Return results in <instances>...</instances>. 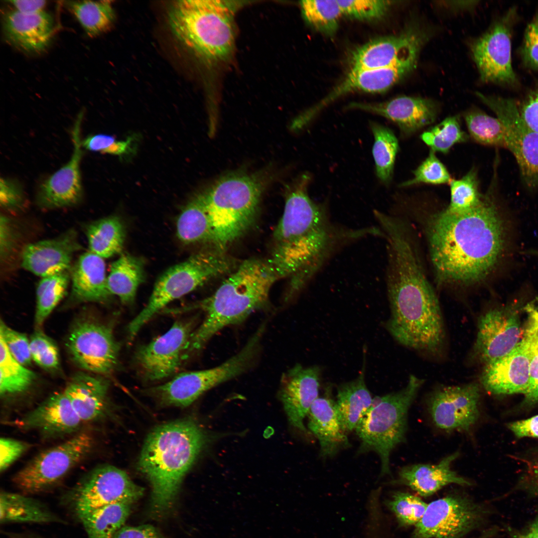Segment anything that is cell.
<instances>
[{
  "label": "cell",
  "instance_id": "6da1fadb",
  "mask_svg": "<svg viewBox=\"0 0 538 538\" xmlns=\"http://www.w3.org/2000/svg\"><path fill=\"white\" fill-rule=\"evenodd\" d=\"M490 187L479 204L468 212L457 214L444 209L429 217L426 235L439 283L474 285L497 265L504 248L505 230Z\"/></svg>",
  "mask_w": 538,
  "mask_h": 538
},
{
  "label": "cell",
  "instance_id": "7a4b0ae2",
  "mask_svg": "<svg viewBox=\"0 0 538 538\" xmlns=\"http://www.w3.org/2000/svg\"><path fill=\"white\" fill-rule=\"evenodd\" d=\"M387 287L391 316L386 327L401 345L437 356L446 333L437 295L423 270L410 235H392L387 240Z\"/></svg>",
  "mask_w": 538,
  "mask_h": 538
},
{
  "label": "cell",
  "instance_id": "3957f363",
  "mask_svg": "<svg viewBox=\"0 0 538 538\" xmlns=\"http://www.w3.org/2000/svg\"><path fill=\"white\" fill-rule=\"evenodd\" d=\"M207 436L191 419L165 423L147 436L138 461L140 471L151 487V507L162 514L172 506L182 480Z\"/></svg>",
  "mask_w": 538,
  "mask_h": 538
},
{
  "label": "cell",
  "instance_id": "277c9868",
  "mask_svg": "<svg viewBox=\"0 0 538 538\" xmlns=\"http://www.w3.org/2000/svg\"><path fill=\"white\" fill-rule=\"evenodd\" d=\"M278 279L268 260L254 258L240 263L215 293L197 306L205 315L190 337L184 360L201 350L222 329L241 323L265 307L270 289Z\"/></svg>",
  "mask_w": 538,
  "mask_h": 538
},
{
  "label": "cell",
  "instance_id": "5b68a950",
  "mask_svg": "<svg viewBox=\"0 0 538 538\" xmlns=\"http://www.w3.org/2000/svg\"><path fill=\"white\" fill-rule=\"evenodd\" d=\"M265 187L263 176L234 172L202 194L213 231V246L226 251L252 226Z\"/></svg>",
  "mask_w": 538,
  "mask_h": 538
},
{
  "label": "cell",
  "instance_id": "8992f818",
  "mask_svg": "<svg viewBox=\"0 0 538 538\" xmlns=\"http://www.w3.org/2000/svg\"><path fill=\"white\" fill-rule=\"evenodd\" d=\"M229 7L219 0H183L173 3L169 22L176 37L196 54L221 60L231 53L234 32Z\"/></svg>",
  "mask_w": 538,
  "mask_h": 538
},
{
  "label": "cell",
  "instance_id": "52a82bcc",
  "mask_svg": "<svg viewBox=\"0 0 538 538\" xmlns=\"http://www.w3.org/2000/svg\"><path fill=\"white\" fill-rule=\"evenodd\" d=\"M239 264L228 255L226 251L213 246L211 250L196 253L168 269L156 280L146 305L128 325L129 339H133L153 316L170 302L211 279L232 272Z\"/></svg>",
  "mask_w": 538,
  "mask_h": 538
},
{
  "label": "cell",
  "instance_id": "ba28073f",
  "mask_svg": "<svg viewBox=\"0 0 538 538\" xmlns=\"http://www.w3.org/2000/svg\"><path fill=\"white\" fill-rule=\"evenodd\" d=\"M423 384V380L410 375L401 391L374 398L355 429L361 442L359 452L379 455L381 476L391 474L390 454L405 439L408 410Z\"/></svg>",
  "mask_w": 538,
  "mask_h": 538
},
{
  "label": "cell",
  "instance_id": "9c48e42d",
  "mask_svg": "<svg viewBox=\"0 0 538 538\" xmlns=\"http://www.w3.org/2000/svg\"><path fill=\"white\" fill-rule=\"evenodd\" d=\"M264 331L259 328L236 354L221 365L206 370L181 373L168 382L148 390L161 404L186 407L216 386L248 371L255 362Z\"/></svg>",
  "mask_w": 538,
  "mask_h": 538
},
{
  "label": "cell",
  "instance_id": "30bf717a",
  "mask_svg": "<svg viewBox=\"0 0 538 538\" xmlns=\"http://www.w3.org/2000/svg\"><path fill=\"white\" fill-rule=\"evenodd\" d=\"M93 439L81 432L34 457L13 476L16 487L25 494L43 492L55 485L88 454Z\"/></svg>",
  "mask_w": 538,
  "mask_h": 538
},
{
  "label": "cell",
  "instance_id": "8fae6325",
  "mask_svg": "<svg viewBox=\"0 0 538 538\" xmlns=\"http://www.w3.org/2000/svg\"><path fill=\"white\" fill-rule=\"evenodd\" d=\"M143 491L124 471L103 465L85 475L67 493L66 500L79 518L110 504H131L142 497Z\"/></svg>",
  "mask_w": 538,
  "mask_h": 538
},
{
  "label": "cell",
  "instance_id": "7c38bea8",
  "mask_svg": "<svg viewBox=\"0 0 538 538\" xmlns=\"http://www.w3.org/2000/svg\"><path fill=\"white\" fill-rule=\"evenodd\" d=\"M490 511L459 494H450L428 504L412 538H462L485 522Z\"/></svg>",
  "mask_w": 538,
  "mask_h": 538
},
{
  "label": "cell",
  "instance_id": "4fadbf2b",
  "mask_svg": "<svg viewBox=\"0 0 538 538\" xmlns=\"http://www.w3.org/2000/svg\"><path fill=\"white\" fill-rule=\"evenodd\" d=\"M476 95L496 114L505 130L507 148L514 155L526 185L530 188L538 186V133L521 117L514 100Z\"/></svg>",
  "mask_w": 538,
  "mask_h": 538
},
{
  "label": "cell",
  "instance_id": "5bb4252c",
  "mask_svg": "<svg viewBox=\"0 0 538 538\" xmlns=\"http://www.w3.org/2000/svg\"><path fill=\"white\" fill-rule=\"evenodd\" d=\"M66 347L76 365L91 373L110 375L118 365L120 345L107 325L88 319L77 322L69 334Z\"/></svg>",
  "mask_w": 538,
  "mask_h": 538
},
{
  "label": "cell",
  "instance_id": "9a60e30c",
  "mask_svg": "<svg viewBox=\"0 0 538 538\" xmlns=\"http://www.w3.org/2000/svg\"><path fill=\"white\" fill-rule=\"evenodd\" d=\"M197 317L176 321L165 333L140 347L134 360L141 376L148 381L169 377L179 369Z\"/></svg>",
  "mask_w": 538,
  "mask_h": 538
},
{
  "label": "cell",
  "instance_id": "2e32d148",
  "mask_svg": "<svg viewBox=\"0 0 538 538\" xmlns=\"http://www.w3.org/2000/svg\"><path fill=\"white\" fill-rule=\"evenodd\" d=\"M515 14L514 8L510 9L472 45L474 60L483 81L508 86L518 83L511 58V34Z\"/></svg>",
  "mask_w": 538,
  "mask_h": 538
},
{
  "label": "cell",
  "instance_id": "e0dca14e",
  "mask_svg": "<svg viewBox=\"0 0 538 538\" xmlns=\"http://www.w3.org/2000/svg\"><path fill=\"white\" fill-rule=\"evenodd\" d=\"M523 331L519 314L514 307L489 309L478 319L472 359L484 365L504 357L518 346Z\"/></svg>",
  "mask_w": 538,
  "mask_h": 538
},
{
  "label": "cell",
  "instance_id": "ac0fdd59",
  "mask_svg": "<svg viewBox=\"0 0 538 538\" xmlns=\"http://www.w3.org/2000/svg\"><path fill=\"white\" fill-rule=\"evenodd\" d=\"M480 399V388L475 383L441 387L430 395L428 410L438 428L467 432L479 418Z\"/></svg>",
  "mask_w": 538,
  "mask_h": 538
},
{
  "label": "cell",
  "instance_id": "d6986e66",
  "mask_svg": "<svg viewBox=\"0 0 538 538\" xmlns=\"http://www.w3.org/2000/svg\"><path fill=\"white\" fill-rule=\"evenodd\" d=\"M83 117L81 111L72 130L74 146L69 161L44 179L39 185L36 195L38 206L44 209H54L76 205L83 195L80 165L82 156L81 126Z\"/></svg>",
  "mask_w": 538,
  "mask_h": 538
},
{
  "label": "cell",
  "instance_id": "ffe728a7",
  "mask_svg": "<svg viewBox=\"0 0 538 538\" xmlns=\"http://www.w3.org/2000/svg\"><path fill=\"white\" fill-rule=\"evenodd\" d=\"M420 49L418 46L410 48L397 61L386 67L374 69L351 68L340 84L311 108L312 113L317 115L328 104L350 92L376 93L387 90L415 67Z\"/></svg>",
  "mask_w": 538,
  "mask_h": 538
},
{
  "label": "cell",
  "instance_id": "44dd1931",
  "mask_svg": "<svg viewBox=\"0 0 538 538\" xmlns=\"http://www.w3.org/2000/svg\"><path fill=\"white\" fill-rule=\"evenodd\" d=\"M533 352L523 341L504 357L484 365L480 375L484 388L493 395L527 392Z\"/></svg>",
  "mask_w": 538,
  "mask_h": 538
},
{
  "label": "cell",
  "instance_id": "7402d4cb",
  "mask_svg": "<svg viewBox=\"0 0 538 538\" xmlns=\"http://www.w3.org/2000/svg\"><path fill=\"white\" fill-rule=\"evenodd\" d=\"M81 248L76 231L71 229L55 238L27 245L21 266L41 277L54 275L70 270L74 254Z\"/></svg>",
  "mask_w": 538,
  "mask_h": 538
},
{
  "label": "cell",
  "instance_id": "603a6c76",
  "mask_svg": "<svg viewBox=\"0 0 538 538\" xmlns=\"http://www.w3.org/2000/svg\"><path fill=\"white\" fill-rule=\"evenodd\" d=\"M384 117L396 124L403 135H409L433 123L438 107L432 100L401 96L375 103H351L347 107Z\"/></svg>",
  "mask_w": 538,
  "mask_h": 538
},
{
  "label": "cell",
  "instance_id": "cb8c5ba5",
  "mask_svg": "<svg viewBox=\"0 0 538 538\" xmlns=\"http://www.w3.org/2000/svg\"><path fill=\"white\" fill-rule=\"evenodd\" d=\"M320 369L297 365L284 374L280 399L291 425L303 432L307 430L303 420L318 398Z\"/></svg>",
  "mask_w": 538,
  "mask_h": 538
},
{
  "label": "cell",
  "instance_id": "d4e9b609",
  "mask_svg": "<svg viewBox=\"0 0 538 538\" xmlns=\"http://www.w3.org/2000/svg\"><path fill=\"white\" fill-rule=\"evenodd\" d=\"M427 35L419 27L410 25L401 34L372 40L356 48L352 54L351 68L374 69L389 66L411 48L423 44Z\"/></svg>",
  "mask_w": 538,
  "mask_h": 538
},
{
  "label": "cell",
  "instance_id": "484cf974",
  "mask_svg": "<svg viewBox=\"0 0 538 538\" xmlns=\"http://www.w3.org/2000/svg\"><path fill=\"white\" fill-rule=\"evenodd\" d=\"M82 422L63 392L50 396L13 423L19 428L37 430L52 437L73 433Z\"/></svg>",
  "mask_w": 538,
  "mask_h": 538
},
{
  "label": "cell",
  "instance_id": "4316f807",
  "mask_svg": "<svg viewBox=\"0 0 538 538\" xmlns=\"http://www.w3.org/2000/svg\"><path fill=\"white\" fill-rule=\"evenodd\" d=\"M3 25L8 41L28 52L43 50L49 43L53 32L52 17L43 10L29 14L15 9L8 11L3 16Z\"/></svg>",
  "mask_w": 538,
  "mask_h": 538
},
{
  "label": "cell",
  "instance_id": "83f0119b",
  "mask_svg": "<svg viewBox=\"0 0 538 538\" xmlns=\"http://www.w3.org/2000/svg\"><path fill=\"white\" fill-rule=\"evenodd\" d=\"M307 415L308 428L319 441L323 458L333 456L350 446L335 402L328 398H317Z\"/></svg>",
  "mask_w": 538,
  "mask_h": 538
},
{
  "label": "cell",
  "instance_id": "f1b7e54d",
  "mask_svg": "<svg viewBox=\"0 0 538 538\" xmlns=\"http://www.w3.org/2000/svg\"><path fill=\"white\" fill-rule=\"evenodd\" d=\"M109 387L103 378L80 372L70 380L64 393L82 422H91L107 412Z\"/></svg>",
  "mask_w": 538,
  "mask_h": 538
},
{
  "label": "cell",
  "instance_id": "f546056e",
  "mask_svg": "<svg viewBox=\"0 0 538 538\" xmlns=\"http://www.w3.org/2000/svg\"><path fill=\"white\" fill-rule=\"evenodd\" d=\"M459 455L456 452L443 458L437 464H417L402 468L394 483L405 485L418 495L428 497L450 484L470 486L471 482L458 475L451 464Z\"/></svg>",
  "mask_w": 538,
  "mask_h": 538
},
{
  "label": "cell",
  "instance_id": "4dcf8cb0",
  "mask_svg": "<svg viewBox=\"0 0 538 538\" xmlns=\"http://www.w3.org/2000/svg\"><path fill=\"white\" fill-rule=\"evenodd\" d=\"M103 258L88 251L82 254L71 269V299L78 302H104L110 292Z\"/></svg>",
  "mask_w": 538,
  "mask_h": 538
},
{
  "label": "cell",
  "instance_id": "1f68e13d",
  "mask_svg": "<svg viewBox=\"0 0 538 538\" xmlns=\"http://www.w3.org/2000/svg\"><path fill=\"white\" fill-rule=\"evenodd\" d=\"M364 367L356 379L341 384L337 389L335 402L346 432L356 429L373 403L374 399L365 384Z\"/></svg>",
  "mask_w": 538,
  "mask_h": 538
},
{
  "label": "cell",
  "instance_id": "d6a6232c",
  "mask_svg": "<svg viewBox=\"0 0 538 538\" xmlns=\"http://www.w3.org/2000/svg\"><path fill=\"white\" fill-rule=\"evenodd\" d=\"M0 522L64 523L39 501L24 494L6 491L0 495Z\"/></svg>",
  "mask_w": 538,
  "mask_h": 538
},
{
  "label": "cell",
  "instance_id": "836d02e7",
  "mask_svg": "<svg viewBox=\"0 0 538 538\" xmlns=\"http://www.w3.org/2000/svg\"><path fill=\"white\" fill-rule=\"evenodd\" d=\"M144 279L142 261L128 254H122L111 265L107 277L109 290L122 302L131 304L135 299L139 285Z\"/></svg>",
  "mask_w": 538,
  "mask_h": 538
},
{
  "label": "cell",
  "instance_id": "e575fe53",
  "mask_svg": "<svg viewBox=\"0 0 538 538\" xmlns=\"http://www.w3.org/2000/svg\"><path fill=\"white\" fill-rule=\"evenodd\" d=\"M89 251L103 259L120 253L126 237L124 224L117 216H110L88 224L85 229Z\"/></svg>",
  "mask_w": 538,
  "mask_h": 538
},
{
  "label": "cell",
  "instance_id": "d590c367",
  "mask_svg": "<svg viewBox=\"0 0 538 538\" xmlns=\"http://www.w3.org/2000/svg\"><path fill=\"white\" fill-rule=\"evenodd\" d=\"M176 231L179 240L185 244H213V228L202 194L184 207L177 220Z\"/></svg>",
  "mask_w": 538,
  "mask_h": 538
},
{
  "label": "cell",
  "instance_id": "8d00e7d4",
  "mask_svg": "<svg viewBox=\"0 0 538 538\" xmlns=\"http://www.w3.org/2000/svg\"><path fill=\"white\" fill-rule=\"evenodd\" d=\"M131 505L112 503L79 517L88 538H113L129 517Z\"/></svg>",
  "mask_w": 538,
  "mask_h": 538
},
{
  "label": "cell",
  "instance_id": "74e56055",
  "mask_svg": "<svg viewBox=\"0 0 538 538\" xmlns=\"http://www.w3.org/2000/svg\"><path fill=\"white\" fill-rule=\"evenodd\" d=\"M66 4L91 37L107 30L115 20V12L110 1H69Z\"/></svg>",
  "mask_w": 538,
  "mask_h": 538
},
{
  "label": "cell",
  "instance_id": "f35d334b",
  "mask_svg": "<svg viewBox=\"0 0 538 538\" xmlns=\"http://www.w3.org/2000/svg\"><path fill=\"white\" fill-rule=\"evenodd\" d=\"M369 124L374 137L372 153L376 173L383 183L388 185L393 176L398 141L389 128L374 122Z\"/></svg>",
  "mask_w": 538,
  "mask_h": 538
},
{
  "label": "cell",
  "instance_id": "ab89813d",
  "mask_svg": "<svg viewBox=\"0 0 538 538\" xmlns=\"http://www.w3.org/2000/svg\"><path fill=\"white\" fill-rule=\"evenodd\" d=\"M36 379V374L19 363L0 337V393L1 396L24 392Z\"/></svg>",
  "mask_w": 538,
  "mask_h": 538
},
{
  "label": "cell",
  "instance_id": "60d3db41",
  "mask_svg": "<svg viewBox=\"0 0 538 538\" xmlns=\"http://www.w3.org/2000/svg\"><path fill=\"white\" fill-rule=\"evenodd\" d=\"M70 270L44 277L37 284L35 324L37 328L43 324L65 294L71 279Z\"/></svg>",
  "mask_w": 538,
  "mask_h": 538
},
{
  "label": "cell",
  "instance_id": "b9f144b4",
  "mask_svg": "<svg viewBox=\"0 0 538 538\" xmlns=\"http://www.w3.org/2000/svg\"><path fill=\"white\" fill-rule=\"evenodd\" d=\"M464 117L470 137L474 141L485 145L507 148L505 128L498 118L475 109L467 112Z\"/></svg>",
  "mask_w": 538,
  "mask_h": 538
},
{
  "label": "cell",
  "instance_id": "7bdbcfd3",
  "mask_svg": "<svg viewBox=\"0 0 538 538\" xmlns=\"http://www.w3.org/2000/svg\"><path fill=\"white\" fill-rule=\"evenodd\" d=\"M303 16L316 30L327 35L336 31L342 15L337 0H306L300 2Z\"/></svg>",
  "mask_w": 538,
  "mask_h": 538
},
{
  "label": "cell",
  "instance_id": "ee69618b",
  "mask_svg": "<svg viewBox=\"0 0 538 538\" xmlns=\"http://www.w3.org/2000/svg\"><path fill=\"white\" fill-rule=\"evenodd\" d=\"M450 185V200L445 209L450 213L461 214L477 207L483 196L479 191L477 172L472 168L463 177L452 179Z\"/></svg>",
  "mask_w": 538,
  "mask_h": 538
},
{
  "label": "cell",
  "instance_id": "f6af8a7d",
  "mask_svg": "<svg viewBox=\"0 0 538 538\" xmlns=\"http://www.w3.org/2000/svg\"><path fill=\"white\" fill-rule=\"evenodd\" d=\"M422 140L434 152L446 153L455 144L467 140L468 136L461 129L457 117H449L423 132Z\"/></svg>",
  "mask_w": 538,
  "mask_h": 538
},
{
  "label": "cell",
  "instance_id": "bcb514c9",
  "mask_svg": "<svg viewBox=\"0 0 538 538\" xmlns=\"http://www.w3.org/2000/svg\"><path fill=\"white\" fill-rule=\"evenodd\" d=\"M386 504L401 527L415 526L422 518L428 505L418 496L400 491L395 492Z\"/></svg>",
  "mask_w": 538,
  "mask_h": 538
},
{
  "label": "cell",
  "instance_id": "7dc6e473",
  "mask_svg": "<svg viewBox=\"0 0 538 538\" xmlns=\"http://www.w3.org/2000/svg\"><path fill=\"white\" fill-rule=\"evenodd\" d=\"M452 180L446 167L431 150L426 158L413 171V177L403 182L400 186L408 187L420 183L446 184L450 183Z\"/></svg>",
  "mask_w": 538,
  "mask_h": 538
},
{
  "label": "cell",
  "instance_id": "c3c4849f",
  "mask_svg": "<svg viewBox=\"0 0 538 538\" xmlns=\"http://www.w3.org/2000/svg\"><path fill=\"white\" fill-rule=\"evenodd\" d=\"M32 360L41 368L53 370L59 365L58 347L53 340L40 328L34 332L29 339Z\"/></svg>",
  "mask_w": 538,
  "mask_h": 538
},
{
  "label": "cell",
  "instance_id": "681fc988",
  "mask_svg": "<svg viewBox=\"0 0 538 538\" xmlns=\"http://www.w3.org/2000/svg\"><path fill=\"white\" fill-rule=\"evenodd\" d=\"M337 1L342 15L362 20L382 17L391 4V1L383 0H337Z\"/></svg>",
  "mask_w": 538,
  "mask_h": 538
},
{
  "label": "cell",
  "instance_id": "f907efd6",
  "mask_svg": "<svg viewBox=\"0 0 538 538\" xmlns=\"http://www.w3.org/2000/svg\"><path fill=\"white\" fill-rule=\"evenodd\" d=\"M133 136L119 140L114 136L105 134L88 136L82 140V147L92 151L123 156L132 153L134 148Z\"/></svg>",
  "mask_w": 538,
  "mask_h": 538
},
{
  "label": "cell",
  "instance_id": "816d5d0a",
  "mask_svg": "<svg viewBox=\"0 0 538 538\" xmlns=\"http://www.w3.org/2000/svg\"><path fill=\"white\" fill-rule=\"evenodd\" d=\"M0 337L3 339L10 354L19 363L25 367L31 364L32 359L29 339L25 334L13 330L1 320Z\"/></svg>",
  "mask_w": 538,
  "mask_h": 538
},
{
  "label": "cell",
  "instance_id": "f5cc1de1",
  "mask_svg": "<svg viewBox=\"0 0 538 538\" xmlns=\"http://www.w3.org/2000/svg\"><path fill=\"white\" fill-rule=\"evenodd\" d=\"M524 463L523 473L513 491H522L538 498V447L530 451Z\"/></svg>",
  "mask_w": 538,
  "mask_h": 538
},
{
  "label": "cell",
  "instance_id": "db71d44e",
  "mask_svg": "<svg viewBox=\"0 0 538 538\" xmlns=\"http://www.w3.org/2000/svg\"><path fill=\"white\" fill-rule=\"evenodd\" d=\"M520 52L525 65L538 70V13L526 28Z\"/></svg>",
  "mask_w": 538,
  "mask_h": 538
},
{
  "label": "cell",
  "instance_id": "11a10c76",
  "mask_svg": "<svg viewBox=\"0 0 538 538\" xmlns=\"http://www.w3.org/2000/svg\"><path fill=\"white\" fill-rule=\"evenodd\" d=\"M25 199L19 184L6 178L0 179V203L1 207L9 211H17L23 206Z\"/></svg>",
  "mask_w": 538,
  "mask_h": 538
},
{
  "label": "cell",
  "instance_id": "9f6ffc18",
  "mask_svg": "<svg viewBox=\"0 0 538 538\" xmlns=\"http://www.w3.org/2000/svg\"><path fill=\"white\" fill-rule=\"evenodd\" d=\"M25 442L10 438L0 440V471L7 469L30 447Z\"/></svg>",
  "mask_w": 538,
  "mask_h": 538
},
{
  "label": "cell",
  "instance_id": "6f0895ef",
  "mask_svg": "<svg viewBox=\"0 0 538 538\" xmlns=\"http://www.w3.org/2000/svg\"><path fill=\"white\" fill-rule=\"evenodd\" d=\"M517 106L524 121L538 133V86L532 89Z\"/></svg>",
  "mask_w": 538,
  "mask_h": 538
},
{
  "label": "cell",
  "instance_id": "680465c9",
  "mask_svg": "<svg viewBox=\"0 0 538 538\" xmlns=\"http://www.w3.org/2000/svg\"><path fill=\"white\" fill-rule=\"evenodd\" d=\"M538 404V349L532 357L530 369L529 385L523 406L530 407Z\"/></svg>",
  "mask_w": 538,
  "mask_h": 538
},
{
  "label": "cell",
  "instance_id": "91938a15",
  "mask_svg": "<svg viewBox=\"0 0 538 538\" xmlns=\"http://www.w3.org/2000/svg\"><path fill=\"white\" fill-rule=\"evenodd\" d=\"M507 426L518 438H538V414L526 419L509 422Z\"/></svg>",
  "mask_w": 538,
  "mask_h": 538
},
{
  "label": "cell",
  "instance_id": "94428289",
  "mask_svg": "<svg viewBox=\"0 0 538 538\" xmlns=\"http://www.w3.org/2000/svg\"><path fill=\"white\" fill-rule=\"evenodd\" d=\"M0 251L1 258H5L13 248L15 238L13 224L4 215L0 216Z\"/></svg>",
  "mask_w": 538,
  "mask_h": 538
},
{
  "label": "cell",
  "instance_id": "6125c7cd",
  "mask_svg": "<svg viewBox=\"0 0 538 538\" xmlns=\"http://www.w3.org/2000/svg\"><path fill=\"white\" fill-rule=\"evenodd\" d=\"M113 538H163L153 526L143 525L138 526H123Z\"/></svg>",
  "mask_w": 538,
  "mask_h": 538
},
{
  "label": "cell",
  "instance_id": "be15d7a7",
  "mask_svg": "<svg viewBox=\"0 0 538 538\" xmlns=\"http://www.w3.org/2000/svg\"><path fill=\"white\" fill-rule=\"evenodd\" d=\"M506 531L510 538H538V515L522 529L507 526Z\"/></svg>",
  "mask_w": 538,
  "mask_h": 538
},
{
  "label": "cell",
  "instance_id": "e7e4bbea",
  "mask_svg": "<svg viewBox=\"0 0 538 538\" xmlns=\"http://www.w3.org/2000/svg\"><path fill=\"white\" fill-rule=\"evenodd\" d=\"M15 10L24 13H34L43 10L46 5L45 0H14L8 1Z\"/></svg>",
  "mask_w": 538,
  "mask_h": 538
},
{
  "label": "cell",
  "instance_id": "03108f58",
  "mask_svg": "<svg viewBox=\"0 0 538 538\" xmlns=\"http://www.w3.org/2000/svg\"><path fill=\"white\" fill-rule=\"evenodd\" d=\"M11 538H42L39 537H37L31 535H18V534H11Z\"/></svg>",
  "mask_w": 538,
  "mask_h": 538
},
{
  "label": "cell",
  "instance_id": "003e7915",
  "mask_svg": "<svg viewBox=\"0 0 538 538\" xmlns=\"http://www.w3.org/2000/svg\"><path fill=\"white\" fill-rule=\"evenodd\" d=\"M529 254H531V255H534V256L538 257V251H536V250H533L532 251H532H529Z\"/></svg>",
  "mask_w": 538,
  "mask_h": 538
}]
</instances>
